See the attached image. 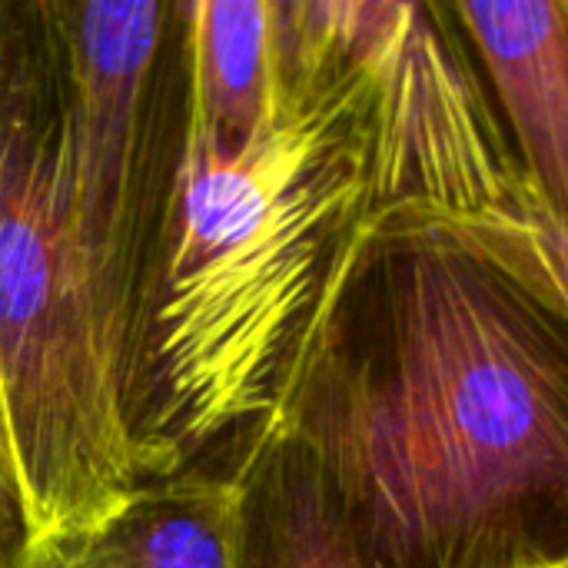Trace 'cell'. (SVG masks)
I'll use <instances>...</instances> for the list:
<instances>
[{
	"label": "cell",
	"mask_w": 568,
	"mask_h": 568,
	"mask_svg": "<svg viewBox=\"0 0 568 568\" xmlns=\"http://www.w3.org/2000/svg\"><path fill=\"white\" fill-rule=\"evenodd\" d=\"M509 136L526 203L568 236V0L449 3Z\"/></svg>",
	"instance_id": "6"
},
{
	"label": "cell",
	"mask_w": 568,
	"mask_h": 568,
	"mask_svg": "<svg viewBox=\"0 0 568 568\" xmlns=\"http://www.w3.org/2000/svg\"><path fill=\"white\" fill-rule=\"evenodd\" d=\"M236 469L250 486L256 568H356L303 463L266 439L240 446Z\"/></svg>",
	"instance_id": "9"
},
{
	"label": "cell",
	"mask_w": 568,
	"mask_h": 568,
	"mask_svg": "<svg viewBox=\"0 0 568 568\" xmlns=\"http://www.w3.org/2000/svg\"><path fill=\"white\" fill-rule=\"evenodd\" d=\"M562 568H568V566H562Z\"/></svg>",
	"instance_id": "12"
},
{
	"label": "cell",
	"mask_w": 568,
	"mask_h": 568,
	"mask_svg": "<svg viewBox=\"0 0 568 568\" xmlns=\"http://www.w3.org/2000/svg\"><path fill=\"white\" fill-rule=\"evenodd\" d=\"M20 568H256L250 486L206 463L143 479L106 519L30 546Z\"/></svg>",
	"instance_id": "7"
},
{
	"label": "cell",
	"mask_w": 568,
	"mask_h": 568,
	"mask_svg": "<svg viewBox=\"0 0 568 568\" xmlns=\"http://www.w3.org/2000/svg\"><path fill=\"white\" fill-rule=\"evenodd\" d=\"M60 133L43 0H0V389L27 549L106 519L143 483L63 206Z\"/></svg>",
	"instance_id": "3"
},
{
	"label": "cell",
	"mask_w": 568,
	"mask_h": 568,
	"mask_svg": "<svg viewBox=\"0 0 568 568\" xmlns=\"http://www.w3.org/2000/svg\"><path fill=\"white\" fill-rule=\"evenodd\" d=\"M290 10L349 93L366 216L516 213L519 166L449 3L290 0Z\"/></svg>",
	"instance_id": "5"
},
{
	"label": "cell",
	"mask_w": 568,
	"mask_h": 568,
	"mask_svg": "<svg viewBox=\"0 0 568 568\" xmlns=\"http://www.w3.org/2000/svg\"><path fill=\"white\" fill-rule=\"evenodd\" d=\"M366 216L353 103L276 0V90L240 153L186 150L126 403L143 479L240 446L273 409L343 233Z\"/></svg>",
	"instance_id": "2"
},
{
	"label": "cell",
	"mask_w": 568,
	"mask_h": 568,
	"mask_svg": "<svg viewBox=\"0 0 568 568\" xmlns=\"http://www.w3.org/2000/svg\"><path fill=\"white\" fill-rule=\"evenodd\" d=\"M23 552H27V519H23V496H20L3 389H0V568H20Z\"/></svg>",
	"instance_id": "10"
},
{
	"label": "cell",
	"mask_w": 568,
	"mask_h": 568,
	"mask_svg": "<svg viewBox=\"0 0 568 568\" xmlns=\"http://www.w3.org/2000/svg\"><path fill=\"white\" fill-rule=\"evenodd\" d=\"M246 439L303 463L356 568L568 566V293L526 216L356 220Z\"/></svg>",
	"instance_id": "1"
},
{
	"label": "cell",
	"mask_w": 568,
	"mask_h": 568,
	"mask_svg": "<svg viewBox=\"0 0 568 568\" xmlns=\"http://www.w3.org/2000/svg\"><path fill=\"white\" fill-rule=\"evenodd\" d=\"M43 13L60 63L63 206L126 409L190 150L186 0H43Z\"/></svg>",
	"instance_id": "4"
},
{
	"label": "cell",
	"mask_w": 568,
	"mask_h": 568,
	"mask_svg": "<svg viewBox=\"0 0 568 568\" xmlns=\"http://www.w3.org/2000/svg\"><path fill=\"white\" fill-rule=\"evenodd\" d=\"M190 143L240 153L276 90V0H186Z\"/></svg>",
	"instance_id": "8"
},
{
	"label": "cell",
	"mask_w": 568,
	"mask_h": 568,
	"mask_svg": "<svg viewBox=\"0 0 568 568\" xmlns=\"http://www.w3.org/2000/svg\"><path fill=\"white\" fill-rule=\"evenodd\" d=\"M523 216H526V223L532 226V233H536V240H539V246H542V253L549 256V266L556 270V276L562 280V286H566L568 293V236L566 233H559L552 223H546L529 203H526V196L519 193V206H516Z\"/></svg>",
	"instance_id": "11"
}]
</instances>
